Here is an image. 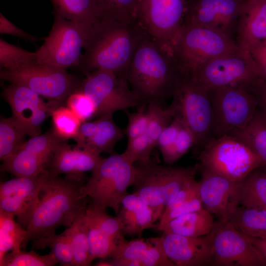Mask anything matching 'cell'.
I'll list each match as a JSON object with an SVG mask.
<instances>
[{"instance_id": "23", "label": "cell", "mask_w": 266, "mask_h": 266, "mask_svg": "<svg viewBox=\"0 0 266 266\" xmlns=\"http://www.w3.org/2000/svg\"><path fill=\"white\" fill-rule=\"evenodd\" d=\"M117 216L125 235L140 234L147 229H153L159 219L153 209L134 193L128 194L122 200Z\"/></svg>"}, {"instance_id": "8", "label": "cell", "mask_w": 266, "mask_h": 266, "mask_svg": "<svg viewBox=\"0 0 266 266\" xmlns=\"http://www.w3.org/2000/svg\"><path fill=\"white\" fill-rule=\"evenodd\" d=\"M172 98L169 106L175 116L193 133L195 140L193 148L198 153L213 139L212 110L208 91L190 75L183 74Z\"/></svg>"}, {"instance_id": "41", "label": "cell", "mask_w": 266, "mask_h": 266, "mask_svg": "<svg viewBox=\"0 0 266 266\" xmlns=\"http://www.w3.org/2000/svg\"><path fill=\"white\" fill-rule=\"evenodd\" d=\"M102 18L110 17L119 19L136 18L140 0H96Z\"/></svg>"}, {"instance_id": "30", "label": "cell", "mask_w": 266, "mask_h": 266, "mask_svg": "<svg viewBox=\"0 0 266 266\" xmlns=\"http://www.w3.org/2000/svg\"><path fill=\"white\" fill-rule=\"evenodd\" d=\"M228 221L248 236L266 238V209L237 207Z\"/></svg>"}, {"instance_id": "11", "label": "cell", "mask_w": 266, "mask_h": 266, "mask_svg": "<svg viewBox=\"0 0 266 266\" xmlns=\"http://www.w3.org/2000/svg\"><path fill=\"white\" fill-rule=\"evenodd\" d=\"M86 75L77 90L92 99L96 107L97 118L130 107L138 108L146 103L129 88L125 76L103 70L87 72Z\"/></svg>"}, {"instance_id": "6", "label": "cell", "mask_w": 266, "mask_h": 266, "mask_svg": "<svg viewBox=\"0 0 266 266\" xmlns=\"http://www.w3.org/2000/svg\"><path fill=\"white\" fill-rule=\"evenodd\" d=\"M235 40L215 30L182 25L172 54L183 74L191 75L206 62L239 49Z\"/></svg>"}, {"instance_id": "37", "label": "cell", "mask_w": 266, "mask_h": 266, "mask_svg": "<svg viewBox=\"0 0 266 266\" xmlns=\"http://www.w3.org/2000/svg\"><path fill=\"white\" fill-rule=\"evenodd\" d=\"M147 111L148 122L145 134L154 149L160 134L172 121L175 113L170 106L165 108L155 103H148Z\"/></svg>"}, {"instance_id": "19", "label": "cell", "mask_w": 266, "mask_h": 266, "mask_svg": "<svg viewBox=\"0 0 266 266\" xmlns=\"http://www.w3.org/2000/svg\"><path fill=\"white\" fill-rule=\"evenodd\" d=\"M103 158L92 150L59 143L55 148L47 170L54 176L65 174L71 180L84 183L85 173L92 171Z\"/></svg>"}, {"instance_id": "15", "label": "cell", "mask_w": 266, "mask_h": 266, "mask_svg": "<svg viewBox=\"0 0 266 266\" xmlns=\"http://www.w3.org/2000/svg\"><path fill=\"white\" fill-rule=\"evenodd\" d=\"M212 234L213 254L210 265L265 266L264 259L249 236L228 221L215 222Z\"/></svg>"}, {"instance_id": "5", "label": "cell", "mask_w": 266, "mask_h": 266, "mask_svg": "<svg viewBox=\"0 0 266 266\" xmlns=\"http://www.w3.org/2000/svg\"><path fill=\"white\" fill-rule=\"evenodd\" d=\"M136 166L123 155L112 154L103 158L92 171L91 176L82 186L92 205L106 209L109 207L118 214L121 203L128 194L127 189L133 185Z\"/></svg>"}, {"instance_id": "25", "label": "cell", "mask_w": 266, "mask_h": 266, "mask_svg": "<svg viewBox=\"0 0 266 266\" xmlns=\"http://www.w3.org/2000/svg\"><path fill=\"white\" fill-rule=\"evenodd\" d=\"M214 222L212 214L203 207L178 216L157 230L164 233L198 237L209 234Z\"/></svg>"}, {"instance_id": "10", "label": "cell", "mask_w": 266, "mask_h": 266, "mask_svg": "<svg viewBox=\"0 0 266 266\" xmlns=\"http://www.w3.org/2000/svg\"><path fill=\"white\" fill-rule=\"evenodd\" d=\"M189 75L207 91L222 87L248 91L261 78L251 54L241 48L211 60Z\"/></svg>"}, {"instance_id": "52", "label": "cell", "mask_w": 266, "mask_h": 266, "mask_svg": "<svg viewBox=\"0 0 266 266\" xmlns=\"http://www.w3.org/2000/svg\"><path fill=\"white\" fill-rule=\"evenodd\" d=\"M253 244L261 253L266 266V238L262 239L249 236Z\"/></svg>"}, {"instance_id": "40", "label": "cell", "mask_w": 266, "mask_h": 266, "mask_svg": "<svg viewBox=\"0 0 266 266\" xmlns=\"http://www.w3.org/2000/svg\"><path fill=\"white\" fill-rule=\"evenodd\" d=\"M86 212L95 221L101 231L118 245L125 239L117 216L112 217L107 213L106 209L95 206L91 203L88 205Z\"/></svg>"}, {"instance_id": "7", "label": "cell", "mask_w": 266, "mask_h": 266, "mask_svg": "<svg viewBox=\"0 0 266 266\" xmlns=\"http://www.w3.org/2000/svg\"><path fill=\"white\" fill-rule=\"evenodd\" d=\"M198 154L200 168L235 182H242L253 170L265 166L247 144L229 134L212 139Z\"/></svg>"}, {"instance_id": "55", "label": "cell", "mask_w": 266, "mask_h": 266, "mask_svg": "<svg viewBox=\"0 0 266 266\" xmlns=\"http://www.w3.org/2000/svg\"><path fill=\"white\" fill-rule=\"evenodd\" d=\"M263 42H264V41H263ZM264 42H266V40H265V41H264Z\"/></svg>"}, {"instance_id": "31", "label": "cell", "mask_w": 266, "mask_h": 266, "mask_svg": "<svg viewBox=\"0 0 266 266\" xmlns=\"http://www.w3.org/2000/svg\"><path fill=\"white\" fill-rule=\"evenodd\" d=\"M63 232L66 235L70 243L73 257V266H90L91 262L90 260L86 211Z\"/></svg>"}, {"instance_id": "26", "label": "cell", "mask_w": 266, "mask_h": 266, "mask_svg": "<svg viewBox=\"0 0 266 266\" xmlns=\"http://www.w3.org/2000/svg\"><path fill=\"white\" fill-rule=\"evenodd\" d=\"M51 159L22 144L10 157L2 161L0 170L16 177L35 176L47 169Z\"/></svg>"}, {"instance_id": "1", "label": "cell", "mask_w": 266, "mask_h": 266, "mask_svg": "<svg viewBox=\"0 0 266 266\" xmlns=\"http://www.w3.org/2000/svg\"><path fill=\"white\" fill-rule=\"evenodd\" d=\"M145 32L137 18H102L92 26L79 66L86 73L103 70L126 77L131 60Z\"/></svg>"}, {"instance_id": "33", "label": "cell", "mask_w": 266, "mask_h": 266, "mask_svg": "<svg viewBox=\"0 0 266 266\" xmlns=\"http://www.w3.org/2000/svg\"><path fill=\"white\" fill-rule=\"evenodd\" d=\"M39 196L13 195L0 198V209L13 214L27 229L39 201Z\"/></svg>"}, {"instance_id": "28", "label": "cell", "mask_w": 266, "mask_h": 266, "mask_svg": "<svg viewBox=\"0 0 266 266\" xmlns=\"http://www.w3.org/2000/svg\"><path fill=\"white\" fill-rule=\"evenodd\" d=\"M229 135L247 144L266 165V113L258 107L252 119L243 128Z\"/></svg>"}, {"instance_id": "39", "label": "cell", "mask_w": 266, "mask_h": 266, "mask_svg": "<svg viewBox=\"0 0 266 266\" xmlns=\"http://www.w3.org/2000/svg\"><path fill=\"white\" fill-rule=\"evenodd\" d=\"M49 247L54 257L61 265L73 266V257L70 241L66 235L63 232L47 236L33 245V248L38 249Z\"/></svg>"}, {"instance_id": "56", "label": "cell", "mask_w": 266, "mask_h": 266, "mask_svg": "<svg viewBox=\"0 0 266 266\" xmlns=\"http://www.w3.org/2000/svg\"></svg>"}, {"instance_id": "45", "label": "cell", "mask_w": 266, "mask_h": 266, "mask_svg": "<svg viewBox=\"0 0 266 266\" xmlns=\"http://www.w3.org/2000/svg\"><path fill=\"white\" fill-rule=\"evenodd\" d=\"M66 106L72 111L82 123L96 115V107L92 99L83 92L76 90L66 99Z\"/></svg>"}, {"instance_id": "34", "label": "cell", "mask_w": 266, "mask_h": 266, "mask_svg": "<svg viewBox=\"0 0 266 266\" xmlns=\"http://www.w3.org/2000/svg\"><path fill=\"white\" fill-rule=\"evenodd\" d=\"M26 133L11 116L0 120V159L10 157L24 142Z\"/></svg>"}, {"instance_id": "21", "label": "cell", "mask_w": 266, "mask_h": 266, "mask_svg": "<svg viewBox=\"0 0 266 266\" xmlns=\"http://www.w3.org/2000/svg\"><path fill=\"white\" fill-rule=\"evenodd\" d=\"M124 132L115 124L113 114L98 117L92 122L82 123L73 139L79 148L89 149L99 154H113L116 144L124 137Z\"/></svg>"}, {"instance_id": "17", "label": "cell", "mask_w": 266, "mask_h": 266, "mask_svg": "<svg viewBox=\"0 0 266 266\" xmlns=\"http://www.w3.org/2000/svg\"><path fill=\"white\" fill-rule=\"evenodd\" d=\"M201 170L199 193L204 208L221 221H227L240 201L241 182Z\"/></svg>"}, {"instance_id": "16", "label": "cell", "mask_w": 266, "mask_h": 266, "mask_svg": "<svg viewBox=\"0 0 266 266\" xmlns=\"http://www.w3.org/2000/svg\"><path fill=\"white\" fill-rule=\"evenodd\" d=\"M245 0H187L182 25L210 29L235 40Z\"/></svg>"}, {"instance_id": "43", "label": "cell", "mask_w": 266, "mask_h": 266, "mask_svg": "<svg viewBox=\"0 0 266 266\" xmlns=\"http://www.w3.org/2000/svg\"><path fill=\"white\" fill-rule=\"evenodd\" d=\"M195 137L190 129L183 123L178 134L171 147L162 157L168 165L176 162L195 144Z\"/></svg>"}, {"instance_id": "50", "label": "cell", "mask_w": 266, "mask_h": 266, "mask_svg": "<svg viewBox=\"0 0 266 266\" xmlns=\"http://www.w3.org/2000/svg\"><path fill=\"white\" fill-rule=\"evenodd\" d=\"M248 51L256 64L260 77L266 79V42L260 43Z\"/></svg>"}, {"instance_id": "29", "label": "cell", "mask_w": 266, "mask_h": 266, "mask_svg": "<svg viewBox=\"0 0 266 266\" xmlns=\"http://www.w3.org/2000/svg\"><path fill=\"white\" fill-rule=\"evenodd\" d=\"M15 216L0 209V262L8 252H19L28 236L27 229L15 220Z\"/></svg>"}, {"instance_id": "44", "label": "cell", "mask_w": 266, "mask_h": 266, "mask_svg": "<svg viewBox=\"0 0 266 266\" xmlns=\"http://www.w3.org/2000/svg\"><path fill=\"white\" fill-rule=\"evenodd\" d=\"M153 148L145 133L128 140L126 149L123 153L132 163L145 165L151 163V154Z\"/></svg>"}, {"instance_id": "54", "label": "cell", "mask_w": 266, "mask_h": 266, "mask_svg": "<svg viewBox=\"0 0 266 266\" xmlns=\"http://www.w3.org/2000/svg\"><path fill=\"white\" fill-rule=\"evenodd\" d=\"M259 168L266 173V165L262 166Z\"/></svg>"}, {"instance_id": "27", "label": "cell", "mask_w": 266, "mask_h": 266, "mask_svg": "<svg viewBox=\"0 0 266 266\" xmlns=\"http://www.w3.org/2000/svg\"><path fill=\"white\" fill-rule=\"evenodd\" d=\"M55 14L66 19L94 25L102 19L96 0H51Z\"/></svg>"}, {"instance_id": "36", "label": "cell", "mask_w": 266, "mask_h": 266, "mask_svg": "<svg viewBox=\"0 0 266 266\" xmlns=\"http://www.w3.org/2000/svg\"><path fill=\"white\" fill-rule=\"evenodd\" d=\"M51 116L52 131L62 141L76 137L82 123L69 108L60 105L52 111Z\"/></svg>"}, {"instance_id": "42", "label": "cell", "mask_w": 266, "mask_h": 266, "mask_svg": "<svg viewBox=\"0 0 266 266\" xmlns=\"http://www.w3.org/2000/svg\"><path fill=\"white\" fill-rule=\"evenodd\" d=\"M58 263L53 254L50 252L41 256L32 249L26 252L22 250L18 253H7L0 262V266H52Z\"/></svg>"}, {"instance_id": "38", "label": "cell", "mask_w": 266, "mask_h": 266, "mask_svg": "<svg viewBox=\"0 0 266 266\" xmlns=\"http://www.w3.org/2000/svg\"><path fill=\"white\" fill-rule=\"evenodd\" d=\"M36 52L26 50L0 38V68L14 69L35 61Z\"/></svg>"}, {"instance_id": "53", "label": "cell", "mask_w": 266, "mask_h": 266, "mask_svg": "<svg viewBox=\"0 0 266 266\" xmlns=\"http://www.w3.org/2000/svg\"><path fill=\"white\" fill-rule=\"evenodd\" d=\"M95 266H110V264L108 260H102L96 264Z\"/></svg>"}, {"instance_id": "22", "label": "cell", "mask_w": 266, "mask_h": 266, "mask_svg": "<svg viewBox=\"0 0 266 266\" xmlns=\"http://www.w3.org/2000/svg\"><path fill=\"white\" fill-rule=\"evenodd\" d=\"M266 39V1H246L238 23L235 41L248 50Z\"/></svg>"}, {"instance_id": "46", "label": "cell", "mask_w": 266, "mask_h": 266, "mask_svg": "<svg viewBox=\"0 0 266 266\" xmlns=\"http://www.w3.org/2000/svg\"><path fill=\"white\" fill-rule=\"evenodd\" d=\"M146 103L138 108L136 112L130 113L125 110L128 124L125 133L128 140L136 138L145 133L148 122V115L147 111Z\"/></svg>"}, {"instance_id": "4", "label": "cell", "mask_w": 266, "mask_h": 266, "mask_svg": "<svg viewBox=\"0 0 266 266\" xmlns=\"http://www.w3.org/2000/svg\"><path fill=\"white\" fill-rule=\"evenodd\" d=\"M200 169L197 164L189 166H163L151 163L136 166L133 193L153 209L159 219L164 209Z\"/></svg>"}, {"instance_id": "13", "label": "cell", "mask_w": 266, "mask_h": 266, "mask_svg": "<svg viewBox=\"0 0 266 266\" xmlns=\"http://www.w3.org/2000/svg\"><path fill=\"white\" fill-rule=\"evenodd\" d=\"M0 79L25 86L40 96L61 102L76 91L80 84L66 69L35 61L14 69H0Z\"/></svg>"}, {"instance_id": "47", "label": "cell", "mask_w": 266, "mask_h": 266, "mask_svg": "<svg viewBox=\"0 0 266 266\" xmlns=\"http://www.w3.org/2000/svg\"><path fill=\"white\" fill-rule=\"evenodd\" d=\"M62 102L51 100L44 103L36 110L30 120L26 129L27 135L31 137L40 134L41 125L45 120L51 115L52 111L62 104Z\"/></svg>"}, {"instance_id": "49", "label": "cell", "mask_w": 266, "mask_h": 266, "mask_svg": "<svg viewBox=\"0 0 266 266\" xmlns=\"http://www.w3.org/2000/svg\"><path fill=\"white\" fill-rule=\"evenodd\" d=\"M0 33L15 36L32 42L44 40V38L37 37L24 31L12 23L1 13L0 14Z\"/></svg>"}, {"instance_id": "18", "label": "cell", "mask_w": 266, "mask_h": 266, "mask_svg": "<svg viewBox=\"0 0 266 266\" xmlns=\"http://www.w3.org/2000/svg\"><path fill=\"white\" fill-rule=\"evenodd\" d=\"M164 252L175 266L210 265L213 254L212 234L186 236L163 232L160 237Z\"/></svg>"}, {"instance_id": "24", "label": "cell", "mask_w": 266, "mask_h": 266, "mask_svg": "<svg viewBox=\"0 0 266 266\" xmlns=\"http://www.w3.org/2000/svg\"><path fill=\"white\" fill-rule=\"evenodd\" d=\"M2 97L11 108L12 117L26 133L30 120L44 101L39 95L28 87L15 83L3 88Z\"/></svg>"}, {"instance_id": "51", "label": "cell", "mask_w": 266, "mask_h": 266, "mask_svg": "<svg viewBox=\"0 0 266 266\" xmlns=\"http://www.w3.org/2000/svg\"><path fill=\"white\" fill-rule=\"evenodd\" d=\"M249 92L256 98L258 107L266 113V79L260 78Z\"/></svg>"}, {"instance_id": "12", "label": "cell", "mask_w": 266, "mask_h": 266, "mask_svg": "<svg viewBox=\"0 0 266 266\" xmlns=\"http://www.w3.org/2000/svg\"><path fill=\"white\" fill-rule=\"evenodd\" d=\"M212 110V136L217 138L244 127L258 107L255 96L236 87L208 91Z\"/></svg>"}, {"instance_id": "35", "label": "cell", "mask_w": 266, "mask_h": 266, "mask_svg": "<svg viewBox=\"0 0 266 266\" xmlns=\"http://www.w3.org/2000/svg\"><path fill=\"white\" fill-rule=\"evenodd\" d=\"M86 217L90 262L92 263L97 258H111L117 248V243L101 231L95 221L87 213L86 210Z\"/></svg>"}, {"instance_id": "9", "label": "cell", "mask_w": 266, "mask_h": 266, "mask_svg": "<svg viewBox=\"0 0 266 266\" xmlns=\"http://www.w3.org/2000/svg\"><path fill=\"white\" fill-rule=\"evenodd\" d=\"M92 25L55 14L52 29L35 52V62L66 69L79 66Z\"/></svg>"}, {"instance_id": "14", "label": "cell", "mask_w": 266, "mask_h": 266, "mask_svg": "<svg viewBox=\"0 0 266 266\" xmlns=\"http://www.w3.org/2000/svg\"><path fill=\"white\" fill-rule=\"evenodd\" d=\"M187 0H140L136 18L165 49L172 48L183 23Z\"/></svg>"}, {"instance_id": "2", "label": "cell", "mask_w": 266, "mask_h": 266, "mask_svg": "<svg viewBox=\"0 0 266 266\" xmlns=\"http://www.w3.org/2000/svg\"><path fill=\"white\" fill-rule=\"evenodd\" d=\"M183 74L172 54L145 31L129 66L126 78L146 103L163 106L172 97Z\"/></svg>"}, {"instance_id": "3", "label": "cell", "mask_w": 266, "mask_h": 266, "mask_svg": "<svg viewBox=\"0 0 266 266\" xmlns=\"http://www.w3.org/2000/svg\"><path fill=\"white\" fill-rule=\"evenodd\" d=\"M84 183L53 175L45 170L39 201L27 228L24 249L29 241L33 245L36 244L56 233L58 227H69L85 212L88 205L82 190Z\"/></svg>"}, {"instance_id": "20", "label": "cell", "mask_w": 266, "mask_h": 266, "mask_svg": "<svg viewBox=\"0 0 266 266\" xmlns=\"http://www.w3.org/2000/svg\"><path fill=\"white\" fill-rule=\"evenodd\" d=\"M108 261L110 266H175L166 255L160 237L125 239Z\"/></svg>"}, {"instance_id": "32", "label": "cell", "mask_w": 266, "mask_h": 266, "mask_svg": "<svg viewBox=\"0 0 266 266\" xmlns=\"http://www.w3.org/2000/svg\"><path fill=\"white\" fill-rule=\"evenodd\" d=\"M243 206L266 210V173L259 168L240 184V201Z\"/></svg>"}, {"instance_id": "48", "label": "cell", "mask_w": 266, "mask_h": 266, "mask_svg": "<svg viewBox=\"0 0 266 266\" xmlns=\"http://www.w3.org/2000/svg\"><path fill=\"white\" fill-rule=\"evenodd\" d=\"M183 122L177 116H175L169 124L160 134L156 143L162 155L165 153L175 140Z\"/></svg>"}]
</instances>
